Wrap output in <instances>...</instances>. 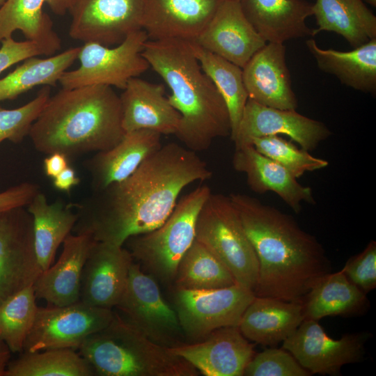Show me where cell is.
<instances>
[{"mask_svg":"<svg viewBox=\"0 0 376 376\" xmlns=\"http://www.w3.org/2000/svg\"><path fill=\"white\" fill-rule=\"evenodd\" d=\"M162 134L149 130L126 132L110 149L97 152L87 160L93 191L104 189L132 175L153 152L162 147Z\"/></svg>","mask_w":376,"mask_h":376,"instance_id":"cell-23","label":"cell"},{"mask_svg":"<svg viewBox=\"0 0 376 376\" xmlns=\"http://www.w3.org/2000/svg\"><path fill=\"white\" fill-rule=\"evenodd\" d=\"M125 134L119 95L111 86L95 85L62 88L50 96L29 136L37 151L69 159L110 149Z\"/></svg>","mask_w":376,"mask_h":376,"instance_id":"cell-3","label":"cell"},{"mask_svg":"<svg viewBox=\"0 0 376 376\" xmlns=\"http://www.w3.org/2000/svg\"><path fill=\"white\" fill-rule=\"evenodd\" d=\"M80 47L47 58L32 56L0 79V102L14 100L38 86L55 87L61 75L77 59Z\"/></svg>","mask_w":376,"mask_h":376,"instance_id":"cell-32","label":"cell"},{"mask_svg":"<svg viewBox=\"0 0 376 376\" xmlns=\"http://www.w3.org/2000/svg\"><path fill=\"white\" fill-rule=\"evenodd\" d=\"M211 193L207 185L197 187L176 204L162 224L125 242L134 261L157 281L173 285L179 263L196 240L198 215Z\"/></svg>","mask_w":376,"mask_h":376,"instance_id":"cell-6","label":"cell"},{"mask_svg":"<svg viewBox=\"0 0 376 376\" xmlns=\"http://www.w3.org/2000/svg\"><path fill=\"white\" fill-rule=\"evenodd\" d=\"M0 74L14 64L25 59L40 55H48L47 50L40 45L31 41H17L8 37L1 42Z\"/></svg>","mask_w":376,"mask_h":376,"instance_id":"cell-41","label":"cell"},{"mask_svg":"<svg viewBox=\"0 0 376 376\" xmlns=\"http://www.w3.org/2000/svg\"><path fill=\"white\" fill-rule=\"evenodd\" d=\"M133 262L130 252L123 246L95 241L83 267L79 301L92 306L116 307L126 288Z\"/></svg>","mask_w":376,"mask_h":376,"instance_id":"cell-16","label":"cell"},{"mask_svg":"<svg viewBox=\"0 0 376 376\" xmlns=\"http://www.w3.org/2000/svg\"><path fill=\"white\" fill-rule=\"evenodd\" d=\"M341 271L363 292L376 287V242L371 240L359 253L352 256Z\"/></svg>","mask_w":376,"mask_h":376,"instance_id":"cell-40","label":"cell"},{"mask_svg":"<svg viewBox=\"0 0 376 376\" xmlns=\"http://www.w3.org/2000/svg\"><path fill=\"white\" fill-rule=\"evenodd\" d=\"M370 334H347L339 339L327 335L317 320H304L283 342L289 352L311 374L340 375L345 364L360 361Z\"/></svg>","mask_w":376,"mask_h":376,"instance_id":"cell-12","label":"cell"},{"mask_svg":"<svg viewBox=\"0 0 376 376\" xmlns=\"http://www.w3.org/2000/svg\"><path fill=\"white\" fill-rule=\"evenodd\" d=\"M145 0H76L70 11L74 40L116 45L142 29Z\"/></svg>","mask_w":376,"mask_h":376,"instance_id":"cell-14","label":"cell"},{"mask_svg":"<svg viewBox=\"0 0 376 376\" xmlns=\"http://www.w3.org/2000/svg\"><path fill=\"white\" fill-rule=\"evenodd\" d=\"M11 351L0 338V376H5L7 366L10 362Z\"/></svg>","mask_w":376,"mask_h":376,"instance_id":"cell-45","label":"cell"},{"mask_svg":"<svg viewBox=\"0 0 376 376\" xmlns=\"http://www.w3.org/2000/svg\"><path fill=\"white\" fill-rule=\"evenodd\" d=\"M306 45L322 71L355 90L375 93L376 38L346 52L322 49L312 38Z\"/></svg>","mask_w":376,"mask_h":376,"instance_id":"cell-29","label":"cell"},{"mask_svg":"<svg viewBox=\"0 0 376 376\" xmlns=\"http://www.w3.org/2000/svg\"><path fill=\"white\" fill-rule=\"evenodd\" d=\"M90 364L69 348L49 349L22 355L10 361L5 376H94Z\"/></svg>","mask_w":376,"mask_h":376,"instance_id":"cell-35","label":"cell"},{"mask_svg":"<svg viewBox=\"0 0 376 376\" xmlns=\"http://www.w3.org/2000/svg\"><path fill=\"white\" fill-rule=\"evenodd\" d=\"M236 283L227 267L195 240L179 263L172 286L174 289L206 290Z\"/></svg>","mask_w":376,"mask_h":376,"instance_id":"cell-34","label":"cell"},{"mask_svg":"<svg viewBox=\"0 0 376 376\" xmlns=\"http://www.w3.org/2000/svg\"><path fill=\"white\" fill-rule=\"evenodd\" d=\"M313 15L320 31L334 32L353 47L376 38V17L362 0H315Z\"/></svg>","mask_w":376,"mask_h":376,"instance_id":"cell-30","label":"cell"},{"mask_svg":"<svg viewBox=\"0 0 376 376\" xmlns=\"http://www.w3.org/2000/svg\"><path fill=\"white\" fill-rule=\"evenodd\" d=\"M251 145L259 152L285 167L296 178L306 172L320 170L329 164L327 160L311 155L309 151L297 148L279 135L253 139Z\"/></svg>","mask_w":376,"mask_h":376,"instance_id":"cell-37","label":"cell"},{"mask_svg":"<svg viewBox=\"0 0 376 376\" xmlns=\"http://www.w3.org/2000/svg\"><path fill=\"white\" fill-rule=\"evenodd\" d=\"M205 376H242L255 354L237 326L217 329L205 338L169 348Z\"/></svg>","mask_w":376,"mask_h":376,"instance_id":"cell-17","label":"cell"},{"mask_svg":"<svg viewBox=\"0 0 376 376\" xmlns=\"http://www.w3.org/2000/svg\"><path fill=\"white\" fill-rule=\"evenodd\" d=\"M116 307L124 320L155 343L171 348L186 343L173 306L163 297L157 281L134 261Z\"/></svg>","mask_w":376,"mask_h":376,"instance_id":"cell-10","label":"cell"},{"mask_svg":"<svg viewBox=\"0 0 376 376\" xmlns=\"http://www.w3.org/2000/svg\"><path fill=\"white\" fill-rule=\"evenodd\" d=\"M173 290V308L186 343L203 340L224 327H237L255 297L253 291L237 283L214 289Z\"/></svg>","mask_w":376,"mask_h":376,"instance_id":"cell-9","label":"cell"},{"mask_svg":"<svg viewBox=\"0 0 376 376\" xmlns=\"http://www.w3.org/2000/svg\"><path fill=\"white\" fill-rule=\"evenodd\" d=\"M26 207L33 218L35 253L42 272L52 265L58 248L72 231L78 218L76 204L61 200L49 203L39 191Z\"/></svg>","mask_w":376,"mask_h":376,"instance_id":"cell-28","label":"cell"},{"mask_svg":"<svg viewBox=\"0 0 376 376\" xmlns=\"http://www.w3.org/2000/svg\"><path fill=\"white\" fill-rule=\"evenodd\" d=\"M304 320L361 314L368 307L366 293L340 270L322 276L301 301Z\"/></svg>","mask_w":376,"mask_h":376,"instance_id":"cell-31","label":"cell"},{"mask_svg":"<svg viewBox=\"0 0 376 376\" xmlns=\"http://www.w3.org/2000/svg\"><path fill=\"white\" fill-rule=\"evenodd\" d=\"M242 10L266 42H284L314 36L306 24L313 15L312 3L306 0H240Z\"/></svg>","mask_w":376,"mask_h":376,"instance_id":"cell-26","label":"cell"},{"mask_svg":"<svg viewBox=\"0 0 376 376\" xmlns=\"http://www.w3.org/2000/svg\"><path fill=\"white\" fill-rule=\"evenodd\" d=\"M142 55L171 89L169 101L180 115L175 135L185 147L203 151L215 139L230 136L226 104L202 70L189 42L148 40Z\"/></svg>","mask_w":376,"mask_h":376,"instance_id":"cell-4","label":"cell"},{"mask_svg":"<svg viewBox=\"0 0 376 376\" xmlns=\"http://www.w3.org/2000/svg\"><path fill=\"white\" fill-rule=\"evenodd\" d=\"M304 320L302 301L255 296L237 327L246 339L272 347L287 339Z\"/></svg>","mask_w":376,"mask_h":376,"instance_id":"cell-27","label":"cell"},{"mask_svg":"<svg viewBox=\"0 0 376 376\" xmlns=\"http://www.w3.org/2000/svg\"><path fill=\"white\" fill-rule=\"evenodd\" d=\"M189 43L202 70L214 84L226 104L230 118V137L232 139L249 99L242 68L204 49L195 42Z\"/></svg>","mask_w":376,"mask_h":376,"instance_id":"cell-33","label":"cell"},{"mask_svg":"<svg viewBox=\"0 0 376 376\" xmlns=\"http://www.w3.org/2000/svg\"><path fill=\"white\" fill-rule=\"evenodd\" d=\"M40 191L39 187L24 182L0 192V213L19 207H26Z\"/></svg>","mask_w":376,"mask_h":376,"instance_id":"cell-42","label":"cell"},{"mask_svg":"<svg viewBox=\"0 0 376 376\" xmlns=\"http://www.w3.org/2000/svg\"><path fill=\"white\" fill-rule=\"evenodd\" d=\"M224 0H145L142 29L150 40L194 42Z\"/></svg>","mask_w":376,"mask_h":376,"instance_id":"cell-18","label":"cell"},{"mask_svg":"<svg viewBox=\"0 0 376 376\" xmlns=\"http://www.w3.org/2000/svg\"><path fill=\"white\" fill-rule=\"evenodd\" d=\"M196 240L227 267L237 283L254 293L258 258L229 196L210 194L198 215Z\"/></svg>","mask_w":376,"mask_h":376,"instance_id":"cell-7","label":"cell"},{"mask_svg":"<svg viewBox=\"0 0 376 376\" xmlns=\"http://www.w3.org/2000/svg\"><path fill=\"white\" fill-rule=\"evenodd\" d=\"M80 182L76 171L70 166L64 169L57 176L53 178L54 187L62 191L69 193L72 188Z\"/></svg>","mask_w":376,"mask_h":376,"instance_id":"cell-43","label":"cell"},{"mask_svg":"<svg viewBox=\"0 0 376 376\" xmlns=\"http://www.w3.org/2000/svg\"><path fill=\"white\" fill-rule=\"evenodd\" d=\"M194 42L241 68L267 43L235 0L222 1Z\"/></svg>","mask_w":376,"mask_h":376,"instance_id":"cell-19","label":"cell"},{"mask_svg":"<svg viewBox=\"0 0 376 376\" xmlns=\"http://www.w3.org/2000/svg\"><path fill=\"white\" fill-rule=\"evenodd\" d=\"M211 176V171L196 152L169 143L127 178L93 191L83 203L76 204L78 218L72 232L123 246L130 237L162 224L185 187Z\"/></svg>","mask_w":376,"mask_h":376,"instance_id":"cell-1","label":"cell"},{"mask_svg":"<svg viewBox=\"0 0 376 376\" xmlns=\"http://www.w3.org/2000/svg\"><path fill=\"white\" fill-rule=\"evenodd\" d=\"M311 373L301 366L287 350L271 347L253 355L246 365V376H308Z\"/></svg>","mask_w":376,"mask_h":376,"instance_id":"cell-39","label":"cell"},{"mask_svg":"<svg viewBox=\"0 0 376 376\" xmlns=\"http://www.w3.org/2000/svg\"><path fill=\"white\" fill-rule=\"evenodd\" d=\"M233 166L244 173L250 189L258 194L273 191L296 213L302 203H314L311 187L301 185L288 170L249 145L235 149Z\"/></svg>","mask_w":376,"mask_h":376,"instance_id":"cell-24","label":"cell"},{"mask_svg":"<svg viewBox=\"0 0 376 376\" xmlns=\"http://www.w3.org/2000/svg\"><path fill=\"white\" fill-rule=\"evenodd\" d=\"M331 134V132L324 123L305 116L296 109L272 108L248 99L231 139L235 149H237L251 145L256 138L285 135L301 148L311 151Z\"/></svg>","mask_w":376,"mask_h":376,"instance_id":"cell-15","label":"cell"},{"mask_svg":"<svg viewBox=\"0 0 376 376\" xmlns=\"http://www.w3.org/2000/svg\"><path fill=\"white\" fill-rule=\"evenodd\" d=\"M242 75L249 99L276 109L297 108L283 43L267 42L244 65Z\"/></svg>","mask_w":376,"mask_h":376,"instance_id":"cell-20","label":"cell"},{"mask_svg":"<svg viewBox=\"0 0 376 376\" xmlns=\"http://www.w3.org/2000/svg\"><path fill=\"white\" fill-rule=\"evenodd\" d=\"M95 242L87 234L68 235L57 262L42 271L34 281L36 298L56 306L79 301L83 267Z\"/></svg>","mask_w":376,"mask_h":376,"instance_id":"cell-22","label":"cell"},{"mask_svg":"<svg viewBox=\"0 0 376 376\" xmlns=\"http://www.w3.org/2000/svg\"><path fill=\"white\" fill-rule=\"evenodd\" d=\"M33 285L0 303V338L11 352H22L38 309Z\"/></svg>","mask_w":376,"mask_h":376,"instance_id":"cell-36","label":"cell"},{"mask_svg":"<svg viewBox=\"0 0 376 376\" xmlns=\"http://www.w3.org/2000/svg\"><path fill=\"white\" fill-rule=\"evenodd\" d=\"M229 197L258 258L255 296L301 301L331 272L322 245L279 209L244 194Z\"/></svg>","mask_w":376,"mask_h":376,"instance_id":"cell-2","label":"cell"},{"mask_svg":"<svg viewBox=\"0 0 376 376\" xmlns=\"http://www.w3.org/2000/svg\"><path fill=\"white\" fill-rule=\"evenodd\" d=\"M162 84L137 77L127 82L119 96L125 132L149 130L161 134H175L180 115L164 95Z\"/></svg>","mask_w":376,"mask_h":376,"instance_id":"cell-21","label":"cell"},{"mask_svg":"<svg viewBox=\"0 0 376 376\" xmlns=\"http://www.w3.org/2000/svg\"><path fill=\"white\" fill-rule=\"evenodd\" d=\"M235 1H240V0H235Z\"/></svg>","mask_w":376,"mask_h":376,"instance_id":"cell-48","label":"cell"},{"mask_svg":"<svg viewBox=\"0 0 376 376\" xmlns=\"http://www.w3.org/2000/svg\"><path fill=\"white\" fill-rule=\"evenodd\" d=\"M25 207L0 213V303L33 285L42 272L34 249L33 218Z\"/></svg>","mask_w":376,"mask_h":376,"instance_id":"cell-13","label":"cell"},{"mask_svg":"<svg viewBox=\"0 0 376 376\" xmlns=\"http://www.w3.org/2000/svg\"><path fill=\"white\" fill-rule=\"evenodd\" d=\"M50 86H43L32 100L16 109L0 106V143L4 140L18 143L29 136L32 125L50 97Z\"/></svg>","mask_w":376,"mask_h":376,"instance_id":"cell-38","label":"cell"},{"mask_svg":"<svg viewBox=\"0 0 376 376\" xmlns=\"http://www.w3.org/2000/svg\"><path fill=\"white\" fill-rule=\"evenodd\" d=\"M98 376H196L199 372L115 313L77 349Z\"/></svg>","mask_w":376,"mask_h":376,"instance_id":"cell-5","label":"cell"},{"mask_svg":"<svg viewBox=\"0 0 376 376\" xmlns=\"http://www.w3.org/2000/svg\"><path fill=\"white\" fill-rule=\"evenodd\" d=\"M367 3L370 4V6L375 7L376 6V0H363Z\"/></svg>","mask_w":376,"mask_h":376,"instance_id":"cell-46","label":"cell"},{"mask_svg":"<svg viewBox=\"0 0 376 376\" xmlns=\"http://www.w3.org/2000/svg\"><path fill=\"white\" fill-rule=\"evenodd\" d=\"M68 158L59 152L48 155L44 159V170L47 176L54 178L68 165Z\"/></svg>","mask_w":376,"mask_h":376,"instance_id":"cell-44","label":"cell"},{"mask_svg":"<svg viewBox=\"0 0 376 376\" xmlns=\"http://www.w3.org/2000/svg\"><path fill=\"white\" fill-rule=\"evenodd\" d=\"M6 0H0V6L5 2Z\"/></svg>","mask_w":376,"mask_h":376,"instance_id":"cell-47","label":"cell"},{"mask_svg":"<svg viewBox=\"0 0 376 376\" xmlns=\"http://www.w3.org/2000/svg\"><path fill=\"white\" fill-rule=\"evenodd\" d=\"M114 314L111 308L92 306L80 301L67 306L38 307L23 352L76 350L88 336L109 324Z\"/></svg>","mask_w":376,"mask_h":376,"instance_id":"cell-11","label":"cell"},{"mask_svg":"<svg viewBox=\"0 0 376 376\" xmlns=\"http://www.w3.org/2000/svg\"><path fill=\"white\" fill-rule=\"evenodd\" d=\"M148 40L140 29L111 47L88 42L80 47L79 66L65 71L58 83L63 88L103 85L123 90L130 79L145 72L150 65L142 55Z\"/></svg>","mask_w":376,"mask_h":376,"instance_id":"cell-8","label":"cell"},{"mask_svg":"<svg viewBox=\"0 0 376 376\" xmlns=\"http://www.w3.org/2000/svg\"><path fill=\"white\" fill-rule=\"evenodd\" d=\"M76 0H6L0 6V43L19 30L28 40L43 47L49 56L61 47L51 17L43 11L47 4L56 15L70 13Z\"/></svg>","mask_w":376,"mask_h":376,"instance_id":"cell-25","label":"cell"}]
</instances>
